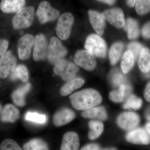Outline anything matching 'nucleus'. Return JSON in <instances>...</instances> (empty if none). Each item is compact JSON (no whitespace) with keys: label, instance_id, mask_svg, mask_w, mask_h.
Instances as JSON below:
<instances>
[{"label":"nucleus","instance_id":"obj_1","mask_svg":"<svg viewBox=\"0 0 150 150\" xmlns=\"http://www.w3.org/2000/svg\"><path fill=\"white\" fill-rule=\"evenodd\" d=\"M73 107L78 110H86L100 104L102 101L100 94L89 88L75 93L70 96Z\"/></svg>","mask_w":150,"mask_h":150},{"label":"nucleus","instance_id":"obj_2","mask_svg":"<svg viewBox=\"0 0 150 150\" xmlns=\"http://www.w3.org/2000/svg\"><path fill=\"white\" fill-rule=\"evenodd\" d=\"M35 9L31 6L24 7L17 12L12 19L14 29L19 30L31 26L34 20Z\"/></svg>","mask_w":150,"mask_h":150},{"label":"nucleus","instance_id":"obj_3","mask_svg":"<svg viewBox=\"0 0 150 150\" xmlns=\"http://www.w3.org/2000/svg\"><path fill=\"white\" fill-rule=\"evenodd\" d=\"M85 47L86 50L97 57L103 58L106 56V43L99 35L93 34L89 35L86 39Z\"/></svg>","mask_w":150,"mask_h":150},{"label":"nucleus","instance_id":"obj_4","mask_svg":"<svg viewBox=\"0 0 150 150\" xmlns=\"http://www.w3.org/2000/svg\"><path fill=\"white\" fill-rule=\"evenodd\" d=\"M67 54V48L62 42L56 37H51L47 52V58L49 62L53 64H56L64 59Z\"/></svg>","mask_w":150,"mask_h":150},{"label":"nucleus","instance_id":"obj_5","mask_svg":"<svg viewBox=\"0 0 150 150\" xmlns=\"http://www.w3.org/2000/svg\"><path fill=\"white\" fill-rule=\"evenodd\" d=\"M38 21L41 24L56 20L59 17V11L51 6V4L46 1L39 4L36 13Z\"/></svg>","mask_w":150,"mask_h":150},{"label":"nucleus","instance_id":"obj_6","mask_svg":"<svg viewBox=\"0 0 150 150\" xmlns=\"http://www.w3.org/2000/svg\"><path fill=\"white\" fill-rule=\"evenodd\" d=\"M74 22V16L70 13H66L59 17L56 28V34L59 38L65 40L69 38Z\"/></svg>","mask_w":150,"mask_h":150},{"label":"nucleus","instance_id":"obj_7","mask_svg":"<svg viewBox=\"0 0 150 150\" xmlns=\"http://www.w3.org/2000/svg\"><path fill=\"white\" fill-rule=\"evenodd\" d=\"M78 67L72 62L63 59L55 64L54 71L64 80H70L79 71Z\"/></svg>","mask_w":150,"mask_h":150},{"label":"nucleus","instance_id":"obj_8","mask_svg":"<svg viewBox=\"0 0 150 150\" xmlns=\"http://www.w3.org/2000/svg\"><path fill=\"white\" fill-rule=\"evenodd\" d=\"M74 59L76 64L87 71H92L96 66V61L93 55L87 50L77 51Z\"/></svg>","mask_w":150,"mask_h":150},{"label":"nucleus","instance_id":"obj_9","mask_svg":"<svg viewBox=\"0 0 150 150\" xmlns=\"http://www.w3.org/2000/svg\"><path fill=\"white\" fill-rule=\"evenodd\" d=\"M34 42V37L30 34H25L20 38L18 43V52L21 60L24 61L29 59Z\"/></svg>","mask_w":150,"mask_h":150},{"label":"nucleus","instance_id":"obj_10","mask_svg":"<svg viewBox=\"0 0 150 150\" xmlns=\"http://www.w3.org/2000/svg\"><path fill=\"white\" fill-rule=\"evenodd\" d=\"M48 44L46 36L39 34L34 38L33 58L35 61L45 60L47 58Z\"/></svg>","mask_w":150,"mask_h":150},{"label":"nucleus","instance_id":"obj_11","mask_svg":"<svg viewBox=\"0 0 150 150\" xmlns=\"http://www.w3.org/2000/svg\"><path fill=\"white\" fill-rule=\"evenodd\" d=\"M16 59L11 51L6 52L0 59V78L6 79L16 67Z\"/></svg>","mask_w":150,"mask_h":150},{"label":"nucleus","instance_id":"obj_12","mask_svg":"<svg viewBox=\"0 0 150 150\" xmlns=\"http://www.w3.org/2000/svg\"><path fill=\"white\" fill-rule=\"evenodd\" d=\"M139 116L135 112H126L121 113L117 118L118 126L124 130L131 131L136 129L140 123Z\"/></svg>","mask_w":150,"mask_h":150},{"label":"nucleus","instance_id":"obj_13","mask_svg":"<svg viewBox=\"0 0 150 150\" xmlns=\"http://www.w3.org/2000/svg\"><path fill=\"white\" fill-rule=\"evenodd\" d=\"M105 20L117 28L123 27L125 18L123 11L120 8H113L105 11L102 14Z\"/></svg>","mask_w":150,"mask_h":150},{"label":"nucleus","instance_id":"obj_14","mask_svg":"<svg viewBox=\"0 0 150 150\" xmlns=\"http://www.w3.org/2000/svg\"><path fill=\"white\" fill-rule=\"evenodd\" d=\"M128 142L137 144L148 145L150 144V135L147 131L142 128L131 130L126 136Z\"/></svg>","mask_w":150,"mask_h":150},{"label":"nucleus","instance_id":"obj_15","mask_svg":"<svg viewBox=\"0 0 150 150\" xmlns=\"http://www.w3.org/2000/svg\"><path fill=\"white\" fill-rule=\"evenodd\" d=\"M89 19L92 26L99 35L104 33L105 22L102 14L95 11L89 10L88 12Z\"/></svg>","mask_w":150,"mask_h":150},{"label":"nucleus","instance_id":"obj_16","mask_svg":"<svg viewBox=\"0 0 150 150\" xmlns=\"http://www.w3.org/2000/svg\"><path fill=\"white\" fill-rule=\"evenodd\" d=\"M74 112L69 108H64L59 110L54 116V123L57 127L66 125L75 118Z\"/></svg>","mask_w":150,"mask_h":150},{"label":"nucleus","instance_id":"obj_17","mask_svg":"<svg viewBox=\"0 0 150 150\" xmlns=\"http://www.w3.org/2000/svg\"><path fill=\"white\" fill-rule=\"evenodd\" d=\"M79 145V139L78 134L74 132H68L63 137L61 150H78Z\"/></svg>","mask_w":150,"mask_h":150},{"label":"nucleus","instance_id":"obj_18","mask_svg":"<svg viewBox=\"0 0 150 150\" xmlns=\"http://www.w3.org/2000/svg\"><path fill=\"white\" fill-rule=\"evenodd\" d=\"M25 0H2L0 9L5 13H16L25 7Z\"/></svg>","mask_w":150,"mask_h":150},{"label":"nucleus","instance_id":"obj_19","mask_svg":"<svg viewBox=\"0 0 150 150\" xmlns=\"http://www.w3.org/2000/svg\"><path fill=\"white\" fill-rule=\"evenodd\" d=\"M119 87L118 90L111 92L109 95L110 100L113 102H122L130 96L132 91V88L131 86L127 83L121 85Z\"/></svg>","mask_w":150,"mask_h":150},{"label":"nucleus","instance_id":"obj_20","mask_svg":"<svg viewBox=\"0 0 150 150\" xmlns=\"http://www.w3.org/2000/svg\"><path fill=\"white\" fill-rule=\"evenodd\" d=\"M19 110L11 104H7L3 108L1 116V121L14 123L19 118Z\"/></svg>","mask_w":150,"mask_h":150},{"label":"nucleus","instance_id":"obj_21","mask_svg":"<svg viewBox=\"0 0 150 150\" xmlns=\"http://www.w3.org/2000/svg\"><path fill=\"white\" fill-rule=\"evenodd\" d=\"M84 83V80L82 78H73L62 87L60 93L63 96L68 95L74 91L81 87Z\"/></svg>","mask_w":150,"mask_h":150},{"label":"nucleus","instance_id":"obj_22","mask_svg":"<svg viewBox=\"0 0 150 150\" xmlns=\"http://www.w3.org/2000/svg\"><path fill=\"white\" fill-rule=\"evenodd\" d=\"M82 115L85 118L97 119L101 121H104L107 118L106 110L102 106H95L85 110L82 113Z\"/></svg>","mask_w":150,"mask_h":150},{"label":"nucleus","instance_id":"obj_23","mask_svg":"<svg viewBox=\"0 0 150 150\" xmlns=\"http://www.w3.org/2000/svg\"><path fill=\"white\" fill-rule=\"evenodd\" d=\"M30 88V84L28 83L15 91L12 95V98L14 103L18 106H24L25 103V96Z\"/></svg>","mask_w":150,"mask_h":150},{"label":"nucleus","instance_id":"obj_24","mask_svg":"<svg viewBox=\"0 0 150 150\" xmlns=\"http://www.w3.org/2000/svg\"><path fill=\"white\" fill-rule=\"evenodd\" d=\"M138 65L142 72L146 74L150 70V50L143 48L139 55Z\"/></svg>","mask_w":150,"mask_h":150},{"label":"nucleus","instance_id":"obj_25","mask_svg":"<svg viewBox=\"0 0 150 150\" xmlns=\"http://www.w3.org/2000/svg\"><path fill=\"white\" fill-rule=\"evenodd\" d=\"M123 28L127 32L128 38L129 39L133 40L136 39L140 35L139 24L134 19H127L125 21Z\"/></svg>","mask_w":150,"mask_h":150},{"label":"nucleus","instance_id":"obj_26","mask_svg":"<svg viewBox=\"0 0 150 150\" xmlns=\"http://www.w3.org/2000/svg\"><path fill=\"white\" fill-rule=\"evenodd\" d=\"M135 56L131 51H126L122 56L121 62V69L124 74H127L132 69L135 62Z\"/></svg>","mask_w":150,"mask_h":150},{"label":"nucleus","instance_id":"obj_27","mask_svg":"<svg viewBox=\"0 0 150 150\" xmlns=\"http://www.w3.org/2000/svg\"><path fill=\"white\" fill-rule=\"evenodd\" d=\"M11 78L12 80L17 79L26 82L29 79V74L27 68L23 65H19L15 67L11 73Z\"/></svg>","mask_w":150,"mask_h":150},{"label":"nucleus","instance_id":"obj_28","mask_svg":"<svg viewBox=\"0 0 150 150\" xmlns=\"http://www.w3.org/2000/svg\"><path fill=\"white\" fill-rule=\"evenodd\" d=\"M90 131L88 137L90 139L94 140L101 135L103 131L104 126L102 122L98 121H91L89 123Z\"/></svg>","mask_w":150,"mask_h":150},{"label":"nucleus","instance_id":"obj_29","mask_svg":"<svg viewBox=\"0 0 150 150\" xmlns=\"http://www.w3.org/2000/svg\"><path fill=\"white\" fill-rule=\"evenodd\" d=\"M123 43L117 42L113 44L109 51V59L110 63L112 65H115L119 61L123 49Z\"/></svg>","mask_w":150,"mask_h":150},{"label":"nucleus","instance_id":"obj_30","mask_svg":"<svg viewBox=\"0 0 150 150\" xmlns=\"http://www.w3.org/2000/svg\"><path fill=\"white\" fill-rule=\"evenodd\" d=\"M23 149L25 150H48L46 142L38 139L30 140L23 146Z\"/></svg>","mask_w":150,"mask_h":150},{"label":"nucleus","instance_id":"obj_31","mask_svg":"<svg viewBox=\"0 0 150 150\" xmlns=\"http://www.w3.org/2000/svg\"><path fill=\"white\" fill-rule=\"evenodd\" d=\"M142 99L137 97L134 95L130 96L126 100V102L123 105L125 109H133L137 110L142 106Z\"/></svg>","mask_w":150,"mask_h":150},{"label":"nucleus","instance_id":"obj_32","mask_svg":"<svg viewBox=\"0 0 150 150\" xmlns=\"http://www.w3.org/2000/svg\"><path fill=\"white\" fill-rule=\"evenodd\" d=\"M135 7L138 14H146L150 12V0H137Z\"/></svg>","mask_w":150,"mask_h":150},{"label":"nucleus","instance_id":"obj_33","mask_svg":"<svg viewBox=\"0 0 150 150\" xmlns=\"http://www.w3.org/2000/svg\"><path fill=\"white\" fill-rule=\"evenodd\" d=\"M25 120L30 122L39 124H43L46 123L47 120L46 115L39 114L37 112H28L25 115Z\"/></svg>","mask_w":150,"mask_h":150},{"label":"nucleus","instance_id":"obj_34","mask_svg":"<svg viewBox=\"0 0 150 150\" xmlns=\"http://www.w3.org/2000/svg\"><path fill=\"white\" fill-rule=\"evenodd\" d=\"M0 150H21L15 141L11 139H7L4 140L0 146Z\"/></svg>","mask_w":150,"mask_h":150},{"label":"nucleus","instance_id":"obj_35","mask_svg":"<svg viewBox=\"0 0 150 150\" xmlns=\"http://www.w3.org/2000/svg\"><path fill=\"white\" fill-rule=\"evenodd\" d=\"M112 84L115 86H119L124 84L127 83V79L125 76L120 73H115L112 77Z\"/></svg>","mask_w":150,"mask_h":150},{"label":"nucleus","instance_id":"obj_36","mask_svg":"<svg viewBox=\"0 0 150 150\" xmlns=\"http://www.w3.org/2000/svg\"><path fill=\"white\" fill-rule=\"evenodd\" d=\"M143 48L142 44L137 42H131L128 45V49L133 53L135 59L139 56Z\"/></svg>","mask_w":150,"mask_h":150},{"label":"nucleus","instance_id":"obj_37","mask_svg":"<svg viewBox=\"0 0 150 150\" xmlns=\"http://www.w3.org/2000/svg\"><path fill=\"white\" fill-rule=\"evenodd\" d=\"M9 42L5 39H0V57L6 52L8 48Z\"/></svg>","mask_w":150,"mask_h":150},{"label":"nucleus","instance_id":"obj_38","mask_svg":"<svg viewBox=\"0 0 150 150\" xmlns=\"http://www.w3.org/2000/svg\"><path fill=\"white\" fill-rule=\"evenodd\" d=\"M142 35L146 39L150 38V22L144 25L142 29Z\"/></svg>","mask_w":150,"mask_h":150},{"label":"nucleus","instance_id":"obj_39","mask_svg":"<svg viewBox=\"0 0 150 150\" xmlns=\"http://www.w3.org/2000/svg\"><path fill=\"white\" fill-rule=\"evenodd\" d=\"M100 149L99 146L96 144H90L85 146L82 148L81 150H96Z\"/></svg>","mask_w":150,"mask_h":150},{"label":"nucleus","instance_id":"obj_40","mask_svg":"<svg viewBox=\"0 0 150 150\" xmlns=\"http://www.w3.org/2000/svg\"><path fill=\"white\" fill-rule=\"evenodd\" d=\"M144 97L147 101L150 102V82L148 84L145 88Z\"/></svg>","mask_w":150,"mask_h":150},{"label":"nucleus","instance_id":"obj_41","mask_svg":"<svg viewBox=\"0 0 150 150\" xmlns=\"http://www.w3.org/2000/svg\"><path fill=\"white\" fill-rule=\"evenodd\" d=\"M127 5L129 7H133L136 4L137 0H126Z\"/></svg>","mask_w":150,"mask_h":150},{"label":"nucleus","instance_id":"obj_42","mask_svg":"<svg viewBox=\"0 0 150 150\" xmlns=\"http://www.w3.org/2000/svg\"><path fill=\"white\" fill-rule=\"evenodd\" d=\"M97 1L105 3V4L110 5H112L113 4L115 3L116 0H97Z\"/></svg>","mask_w":150,"mask_h":150},{"label":"nucleus","instance_id":"obj_43","mask_svg":"<svg viewBox=\"0 0 150 150\" xmlns=\"http://www.w3.org/2000/svg\"><path fill=\"white\" fill-rule=\"evenodd\" d=\"M145 115L146 119L149 121H150V106L146 110Z\"/></svg>","mask_w":150,"mask_h":150},{"label":"nucleus","instance_id":"obj_44","mask_svg":"<svg viewBox=\"0 0 150 150\" xmlns=\"http://www.w3.org/2000/svg\"><path fill=\"white\" fill-rule=\"evenodd\" d=\"M146 131H147V132L150 135V122L147 123L146 126Z\"/></svg>","mask_w":150,"mask_h":150},{"label":"nucleus","instance_id":"obj_45","mask_svg":"<svg viewBox=\"0 0 150 150\" xmlns=\"http://www.w3.org/2000/svg\"><path fill=\"white\" fill-rule=\"evenodd\" d=\"M146 76L147 77H150V71H149V72L146 73Z\"/></svg>","mask_w":150,"mask_h":150},{"label":"nucleus","instance_id":"obj_46","mask_svg":"<svg viewBox=\"0 0 150 150\" xmlns=\"http://www.w3.org/2000/svg\"><path fill=\"white\" fill-rule=\"evenodd\" d=\"M1 105H0V112H1Z\"/></svg>","mask_w":150,"mask_h":150}]
</instances>
